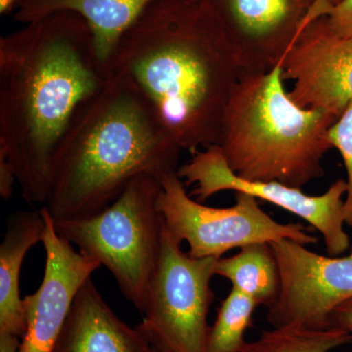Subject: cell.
Wrapping results in <instances>:
<instances>
[{"label":"cell","mask_w":352,"mask_h":352,"mask_svg":"<svg viewBox=\"0 0 352 352\" xmlns=\"http://www.w3.org/2000/svg\"><path fill=\"white\" fill-rule=\"evenodd\" d=\"M108 78L78 14H51L0 38V148L28 203L47 201L60 141Z\"/></svg>","instance_id":"1"},{"label":"cell","mask_w":352,"mask_h":352,"mask_svg":"<svg viewBox=\"0 0 352 352\" xmlns=\"http://www.w3.org/2000/svg\"><path fill=\"white\" fill-rule=\"evenodd\" d=\"M108 72L131 80L194 154L219 145L242 69L208 0H155L120 39Z\"/></svg>","instance_id":"2"},{"label":"cell","mask_w":352,"mask_h":352,"mask_svg":"<svg viewBox=\"0 0 352 352\" xmlns=\"http://www.w3.org/2000/svg\"><path fill=\"white\" fill-rule=\"evenodd\" d=\"M182 151L135 85L109 74L105 87L83 104L60 141L43 207L53 220L97 214L139 175L162 180L176 173Z\"/></svg>","instance_id":"3"},{"label":"cell","mask_w":352,"mask_h":352,"mask_svg":"<svg viewBox=\"0 0 352 352\" xmlns=\"http://www.w3.org/2000/svg\"><path fill=\"white\" fill-rule=\"evenodd\" d=\"M332 113L296 105L285 90L281 64L242 73L222 118L219 146L227 164L250 182L302 189L324 175Z\"/></svg>","instance_id":"4"},{"label":"cell","mask_w":352,"mask_h":352,"mask_svg":"<svg viewBox=\"0 0 352 352\" xmlns=\"http://www.w3.org/2000/svg\"><path fill=\"white\" fill-rule=\"evenodd\" d=\"M161 180L155 176L139 175L101 212L53 220L62 238L108 268L124 298L142 314L161 252Z\"/></svg>","instance_id":"5"},{"label":"cell","mask_w":352,"mask_h":352,"mask_svg":"<svg viewBox=\"0 0 352 352\" xmlns=\"http://www.w3.org/2000/svg\"><path fill=\"white\" fill-rule=\"evenodd\" d=\"M161 183L159 208L164 224L176 239L188 243L192 258L219 259L232 249L256 243L292 240L308 245L319 241L302 223L272 219L249 194L236 193L232 207L212 208L191 198L177 171Z\"/></svg>","instance_id":"6"},{"label":"cell","mask_w":352,"mask_h":352,"mask_svg":"<svg viewBox=\"0 0 352 352\" xmlns=\"http://www.w3.org/2000/svg\"><path fill=\"white\" fill-rule=\"evenodd\" d=\"M217 259L182 252L164 224L161 252L138 326L160 351L207 352L208 312L214 295L210 280Z\"/></svg>","instance_id":"7"},{"label":"cell","mask_w":352,"mask_h":352,"mask_svg":"<svg viewBox=\"0 0 352 352\" xmlns=\"http://www.w3.org/2000/svg\"><path fill=\"white\" fill-rule=\"evenodd\" d=\"M177 175L186 185H195L193 194L199 201L222 191L245 193L283 208L314 227L322 237L328 256H342L351 248L344 226L346 180L339 179L318 196L307 195L300 188L283 183L250 182L239 177L227 164L219 145L194 153Z\"/></svg>","instance_id":"8"},{"label":"cell","mask_w":352,"mask_h":352,"mask_svg":"<svg viewBox=\"0 0 352 352\" xmlns=\"http://www.w3.org/2000/svg\"><path fill=\"white\" fill-rule=\"evenodd\" d=\"M280 273L276 302L266 319L272 327H329L333 310L352 298V247L347 256H322L292 240L270 243Z\"/></svg>","instance_id":"9"},{"label":"cell","mask_w":352,"mask_h":352,"mask_svg":"<svg viewBox=\"0 0 352 352\" xmlns=\"http://www.w3.org/2000/svg\"><path fill=\"white\" fill-rule=\"evenodd\" d=\"M296 105L339 118L352 102V38L331 31L324 16L308 23L281 62Z\"/></svg>","instance_id":"10"},{"label":"cell","mask_w":352,"mask_h":352,"mask_svg":"<svg viewBox=\"0 0 352 352\" xmlns=\"http://www.w3.org/2000/svg\"><path fill=\"white\" fill-rule=\"evenodd\" d=\"M43 244L45 267L41 286L23 298L27 331L19 352H53L78 292L101 264L76 251L57 233L45 207Z\"/></svg>","instance_id":"11"},{"label":"cell","mask_w":352,"mask_h":352,"mask_svg":"<svg viewBox=\"0 0 352 352\" xmlns=\"http://www.w3.org/2000/svg\"><path fill=\"white\" fill-rule=\"evenodd\" d=\"M239 58L242 73L281 64L316 0H208Z\"/></svg>","instance_id":"12"},{"label":"cell","mask_w":352,"mask_h":352,"mask_svg":"<svg viewBox=\"0 0 352 352\" xmlns=\"http://www.w3.org/2000/svg\"><path fill=\"white\" fill-rule=\"evenodd\" d=\"M53 352H157L140 331L120 320L89 278L76 294Z\"/></svg>","instance_id":"13"},{"label":"cell","mask_w":352,"mask_h":352,"mask_svg":"<svg viewBox=\"0 0 352 352\" xmlns=\"http://www.w3.org/2000/svg\"><path fill=\"white\" fill-rule=\"evenodd\" d=\"M155 0H21L13 13L20 24L59 12L78 14L94 36L97 56L108 63L124 32Z\"/></svg>","instance_id":"14"},{"label":"cell","mask_w":352,"mask_h":352,"mask_svg":"<svg viewBox=\"0 0 352 352\" xmlns=\"http://www.w3.org/2000/svg\"><path fill=\"white\" fill-rule=\"evenodd\" d=\"M43 231L41 210L16 212L7 222L0 245V333L24 338L27 323L20 296V273L25 254L43 242Z\"/></svg>","instance_id":"15"},{"label":"cell","mask_w":352,"mask_h":352,"mask_svg":"<svg viewBox=\"0 0 352 352\" xmlns=\"http://www.w3.org/2000/svg\"><path fill=\"white\" fill-rule=\"evenodd\" d=\"M214 274L229 280L232 288L258 305L270 307L279 296V268L268 243L248 245L232 256L217 259Z\"/></svg>","instance_id":"16"},{"label":"cell","mask_w":352,"mask_h":352,"mask_svg":"<svg viewBox=\"0 0 352 352\" xmlns=\"http://www.w3.org/2000/svg\"><path fill=\"white\" fill-rule=\"evenodd\" d=\"M352 342V333L342 329L284 326L263 331L241 352H332Z\"/></svg>","instance_id":"17"},{"label":"cell","mask_w":352,"mask_h":352,"mask_svg":"<svg viewBox=\"0 0 352 352\" xmlns=\"http://www.w3.org/2000/svg\"><path fill=\"white\" fill-rule=\"evenodd\" d=\"M259 307L256 300L238 289L230 293L220 305L214 325L208 330L207 352H241L245 344V333L252 314Z\"/></svg>","instance_id":"18"},{"label":"cell","mask_w":352,"mask_h":352,"mask_svg":"<svg viewBox=\"0 0 352 352\" xmlns=\"http://www.w3.org/2000/svg\"><path fill=\"white\" fill-rule=\"evenodd\" d=\"M329 141L340 152L346 170L344 215L346 226L352 227V102L329 129Z\"/></svg>","instance_id":"19"},{"label":"cell","mask_w":352,"mask_h":352,"mask_svg":"<svg viewBox=\"0 0 352 352\" xmlns=\"http://www.w3.org/2000/svg\"><path fill=\"white\" fill-rule=\"evenodd\" d=\"M324 18L331 31L342 38H352V0H342Z\"/></svg>","instance_id":"20"},{"label":"cell","mask_w":352,"mask_h":352,"mask_svg":"<svg viewBox=\"0 0 352 352\" xmlns=\"http://www.w3.org/2000/svg\"><path fill=\"white\" fill-rule=\"evenodd\" d=\"M16 183L15 168L6 150L0 148V195L3 200H9L12 197Z\"/></svg>","instance_id":"21"},{"label":"cell","mask_w":352,"mask_h":352,"mask_svg":"<svg viewBox=\"0 0 352 352\" xmlns=\"http://www.w3.org/2000/svg\"><path fill=\"white\" fill-rule=\"evenodd\" d=\"M329 327L340 328L352 333V298L333 310L329 319Z\"/></svg>","instance_id":"22"},{"label":"cell","mask_w":352,"mask_h":352,"mask_svg":"<svg viewBox=\"0 0 352 352\" xmlns=\"http://www.w3.org/2000/svg\"><path fill=\"white\" fill-rule=\"evenodd\" d=\"M340 1L342 0H316L309 15H308L307 25L317 18L325 16L333 6H338Z\"/></svg>","instance_id":"23"},{"label":"cell","mask_w":352,"mask_h":352,"mask_svg":"<svg viewBox=\"0 0 352 352\" xmlns=\"http://www.w3.org/2000/svg\"><path fill=\"white\" fill-rule=\"evenodd\" d=\"M20 340L10 333H0V352H19Z\"/></svg>","instance_id":"24"},{"label":"cell","mask_w":352,"mask_h":352,"mask_svg":"<svg viewBox=\"0 0 352 352\" xmlns=\"http://www.w3.org/2000/svg\"><path fill=\"white\" fill-rule=\"evenodd\" d=\"M21 0H0V15L7 16L15 12Z\"/></svg>","instance_id":"25"},{"label":"cell","mask_w":352,"mask_h":352,"mask_svg":"<svg viewBox=\"0 0 352 352\" xmlns=\"http://www.w3.org/2000/svg\"><path fill=\"white\" fill-rule=\"evenodd\" d=\"M155 349H156V347H155ZM157 352H166V351H160V349H157Z\"/></svg>","instance_id":"26"}]
</instances>
